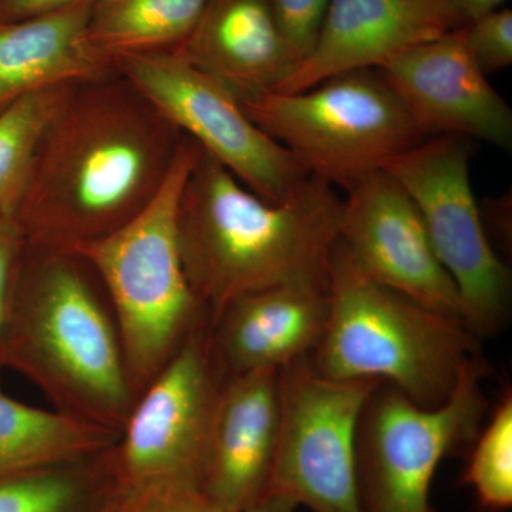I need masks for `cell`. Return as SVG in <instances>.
Segmentation results:
<instances>
[{
  "instance_id": "obj_1",
  "label": "cell",
  "mask_w": 512,
  "mask_h": 512,
  "mask_svg": "<svg viewBox=\"0 0 512 512\" xmlns=\"http://www.w3.org/2000/svg\"><path fill=\"white\" fill-rule=\"evenodd\" d=\"M183 138L119 72L76 84L15 215L28 244L74 255L123 227L156 197Z\"/></svg>"
},
{
  "instance_id": "obj_2",
  "label": "cell",
  "mask_w": 512,
  "mask_h": 512,
  "mask_svg": "<svg viewBox=\"0 0 512 512\" xmlns=\"http://www.w3.org/2000/svg\"><path fill=\"white\" fill-rule=\"evenodd\" d=\"M342 205L335 187L315 175L289 200L266 201L201 150L178 202L177 239L208 318L248 293L328 281Z\"/></svg>"
},
{
  "instance_id": "obj_3",
  "label": "cell",
  "mask_w": 512,
  "mask_h": 512,
  "mask_svg": "<svg viewBox=\"0 0 512 512\" xmlns=\"http://www.w3.org/2000/svg\"><path fill=\"white\" fill-rule=\"evenodd\" d=\"M3 365L35 383L57 412L121 433L137 394L113 312L77 255L26 241Z\"/></svg>"
},
{
  "instance_id": "obj_4",
  "label": "cell",
  "mask_w": 512,
  "mask_h": 512,
  "mask_svg": "<svg viewBox=\"0 0 512 512\" xmlns=\"http://www.w3.org/2000/svg\"><path fill=\"white\" fill-rule=\"evenodd\" d=\"M328 293L325 333L309 356L322 375L375 380L436 407L476 356L477 336L466 323L376 282L340 239L330 254Z\"/></svg>"
},
{
  "instance_id": "obj_5",
  "label": "cell",
  "mask_w": 512,
  "mask_h": 512,
  "mask_svg": "<svg viewBox=\"0 0 512 512\" xmlns=\"http://www.w3.org/2000/svg\"><path fill=\"white\" fill-rule=\"evenodd\" d=\"M201 147L183 138L156 197L133 220L77 249L109 295L137 396L173 359L208 313L192 292L177 239V211Z\"/></svg>"
},
{
  "instance_id": "obj_6",
  "label": "cell",
  "mask_w": 512,
  "mask_h": 512,
  "mask_svg": "<svg viewBox=\"0 0 512 512\" xmlns=\"http://www.w3.org/2000/svg\"><path fill=\"white\" fill-rule=\"evenodd\" d=\"M241 104L249 119L309 174L343 190L427 138L382 73L372 69Z\"/></svg>"
},
{
  "instance_id": "obj_7",
  "label": "cell",
  "mask_w": 512,
  "mask_h": 512,
  "mask_svg": "<svg viewBox=\"0 0 512 512\" xmlns=\"http://www.w3.org/2000/svg\"><path fill=\"white\" fill-rule=\"evenodd\" d=\"M484 375V363L471 357L436 407H421L389 384H377L357 437L363 512H433L431 484L441 461L473 443L481 429L488 404Z\"/></svg>"
},
{
  "instance_id": "obj_8",
  "label": "cell",
  "mask_w": 512,
  "mask_h": 512,
  "mask_svg": "<svg viewBox=\"0 0 512 512\" xmlns=\"http://www.w3.org/2000/svg\"><path fill=\"white\" fill-rule=\"evenodd\" d=\"M379 382L322 375L309 356L279 370V423L266 495L313 512H363L357 437Z\"/></svg>"
},
{
  "instance_id": "obj_9",
  "label": "cell",
  "mask_w": 512,
  "mask_h": 512,
  "mask_svg": "<svg viewBox=\"0 0 512 512\" xmlns=\"http://www.w3.org/2000/svg\"><path fill=\"white\" fill-rule=\"evenodd\" d=\"M470 140L436 136L384 165L409 194L441 264L457 286L464 322L476 336L494 335L507 319L511 276L495 254L470 178Z\"/></svg>"
},
{
  "instance_id": "obj_10",
  "label": "cell",
  "mask_w": 512,
  "mask_h": 512,
  "mask_svg": "<svg viewBox=\"0 0 512 512\" xmlns=\"http://www.w3.org/2000/svg\"><path fill=\"white\" fill-rule=\"evenodd\" d=\"M116 70L185 137L264 200H289L311 177L285 147L249 119L241 100L225 84L177 50L120 57Z\"/></svg>"
},
{
  "instance_id": "obj_11",
  "label": "cell",
  "mask_w": 512,
  "mask_h": 512,
  "mask_svg": "<svg viewBox=\"0 0 512 512\" xmlns=\"http://www.w3.org/2000/svg\"><path fill=\"white\" fill-rule=\"evenodd\" d=\"M224 375L202 320L137 396L111 448L116 487L201 490L215 402Z\"/></svg>"
},
{
  "instance_id": "obj_12",
  "label": "cell",
  "mask_w": 512,
  "mask_h": 512,
  "mask_svg": "<svg viewBox=\"0 0 512 512\" xmlns=\"http://www.w3.org/2000/svg\"><path fill=\"white\" fill-rule=\"evenodd\" d=\"M346 191L339 239L363 271L379 284L464 322L457 286L441 264L420 212L402 185L379 170Z\"/></svg>"
},
{
  "instance_id": "obj_13",
  "label": "cell",
  "mask_w": 512,
  "mask_h": 512,
  "mask_svg": "<svg viewBox=\"0 0 512 512\" xmlns=\"http://www.w3.org/2000/svg\"><path fill=\"white\" fill-rule=\"evenodd\" d=\"M379 72L427 138L512 146V111L471 56L464 26L406 50Z\"/></svg>"
},
{
  "instance_id": "obj_14",
  "label": "cell",
  "mask_w": 512,
  "mask_h": 512,
  "mask_svg": "<svg viewBox=\"0 0 512 512\" xmlns=\"http://www.w3.org/2000/svg\"><path fill=\"white\" fill-rule=\"evenodd\" d=\"M464 23L441 0H330L311 55L275 92L298 93L353 70H380Z\"/></svg>"
},
{
  "instance_id": "obj_15",
  "label": "cell",
  "mask_w": 512,
  "mask_h": 512,
  "mask_svg": "<svg viewBox=\"0 0 512 512\" xmlns=\"http://www.w3.org/2000/svg\"><path fill=\"white\" fill-rule=\"evenodd\" d=\"M279 423V370L222 380L205 453L202 493L229 511L244 512L266 495Z\"/></svg>"
},
{
  "instance_id": "obj_16",
  "label": "cell",
  "mask_w": 512,
  "mask_h": 512,
  "mask_svg": "<svg viewBox=\"0 0 512 512\" xmlns=\"http://www.w3.org/2000/svg\"><path fill=\"white\" fill-rule=\"evenodd\" d=\"M328 281L274 286L229 303L210 320L222 375L275 369L311 356L328 322Z\"/></svg>"
},
{
  "instance_id": "obj_17",
  "label": "cell",
  "mask_w": 512,
  "mask_h": 512,
  "mask_svg": "<svg viewBox=\"0 0 512 512\" xmlns=\"http://www.w3.org/2000/svg\"><path fill=\"white\" fill-rule=\"evenodd\" d=\"M175 50L241 101L275 92L298 67L269 0H208Z\"/></svg>"
},
{
  "instance_id": "obj_18",
  "label": "cell",
  "mask_w": 512,
  "mask_h": 512,
  "mask_svg": "<svg viewBox=\"0 0 512 512\" xmlns=\"http://www.w3.org/2000/svg\"><path fill=\"white\" fill-rule=\"evenodd\" d=\"M93 0L0 20V109L26 94L103 79L116 62L94 45L89 33Z\"/></svg>"
},
{
  "instance_id": "obj_19",
  "label": "cell",
  "mask_w": 512,
  "mask_h": 512,
  "mask_svg": "<svg viewBox=\"0 0 512 512\" xmlns=\"http://www.w3.org/2000/svg\"><path fill=\"white\" fill-rule=\"evenodd\" d=\"M119 439L117 431L37 409L0 390V478L92 456Z\"/></svg>"
},
{
  "instance_id": "obj_20",
  "label": "cell",
  "mask_w": 512,
  "mask_h": 512,
  "mask_svg": "<svg viewBox=\"0 0 512 512\" xmlns=\"http://www.w3.org/2000/svg\"><path fill=\"white\" fill-rule=\"evenodd\" d=\"M113 447L0 478V512H109L116 491Z\"/></svg>"
},
{
  "instance_id": "obj_21",
  "label": "cell",
  "mask_w": 512,
  "mask_h": 512,
  "mask_svg": "<svg viewBox=\"0 0 512 512\" xmlns=\"http://www.w3.org/2000/svg\"><path fill=\"white\" fill-rule=\"evenodd\" d=\"M208 0H93L89 33L116 62L124 56L175 49L187 39Z\"/></svg>"
},
{
  "instance_id": "obj_22",
  "label": "cell",
  "mask_w": 512,
  "mask_h": 512,
  "mask_svg": "<svg viewBox=\"0 0 512 512\" xmlns=\"http://www.w3.org/2000/svg\"><path fill=\"white\" fill-rule=\"evenodd\" d=\"M74 86L26 94L0 109V217L15 220L43 133Z\"/></svg>"
},
{
  "instance_id": "obj_23",
  "label": "cell",
  "mask_w": 512,
  "mask_h": 512,
  "mask_svg": "<svg viewBox=\"0 0 512 512\" xmlns=\"http://www.w3.org/2000/svg\"><path fill=\"white\" fill-rule=\"evenodd\" d=\"M484 510L503 512L512 505V396L510 390L478 431L463 478Z\"/></svg>"
},
{
  "instance_id": "obj_24",
  "label": "cell",
  "mask_w": 512,
  "mask_h": 512,
  "mask_svg": "<svg viewBox=\"0 0 512 512\" xmlns=\"http://www.w3.org/2000/svg\"><path fill=\"white\" fill-rule=\"evenodd\" d=\"M329 5L330 0H269L279 32L298 66L318 42Z\"/></svg>"
},
{
  "instance_id": "obj_25",
  "label": "cell",
  "mask_w": 512,
  "mask_h": 512,
  "mask_svg": "<svg viewBox=\"0 0 512 512\" xmlns=\"http://www.w3.org/2000/svg\"><path fill=\"white\" fill-rule=\"evenodd\" d=\"M466 42L485 76L512 63V12L500 8L464 25Z\"/></svg>"
},
{
  "instance_id": "obj_26",
  "label": "cell",
  "mask_w": 512,
  "mask_h": 512,
  "mask_svg": "<svg viewBox=\"0 0 512 512\" xmlns=\"http://www.w3.org/2000/svg\"><path fill=\"white\" fill-rule=\"evenodd\" d=\"M26 248V238L18 222L13 218L0 217V373L3 365L6 328L20 259Z\"/></svg>"
},
{
  "instance_id": "obj_27",
  "label": "cell",
  "mask_w": 512,
  "mask_h": 512,
  "mask_svg": "<svg viewBox=\"0 0 512 512\" xmlns=\"http://www.w3.org/2000/svg\"><path fill=\"white\" fill-rule=\"evenodd\" d=\"M80 2H89V0H0V20L10 22V20L32 18L40 13Z\"/></svg>"
},
{
  "instance_id": "obj_28",
  "label": "cell",
  "mask_w": 512,
  "mask_h": 512,
  "mask_svg": "<svg viewBox=\"0 0 512 512\" xmlns=\"http://www.w3.org/2000/svg\"><path fill=\"white\" fill-rule=\"evenodd\" d=\"M446 3L448 8L457 13L458 18L464 25L473 22L487 13L503 8L507 0H441Z\"/></svg>"
},
{
  "instance_id": "obj_29",
  "label": "cell",
  "mask_w": 512,
  "mask_h": 512,
  "mask_svg": "<svg viewBox=\"0 0 512 512\" xmlns=\"http://www.w3.org/2000/svg\"><path fill=\"white\" fill-rule=\"evenodd\" d=\"M299 508L296 507L292 501L286 500L284 497H279V495H265L261 501H258L254 505V507L249 508V510L244 512H298ZM214 512H234L229 511L227 508L222 507V505L217 504Z\"/></svg>"
}]
</instances>
